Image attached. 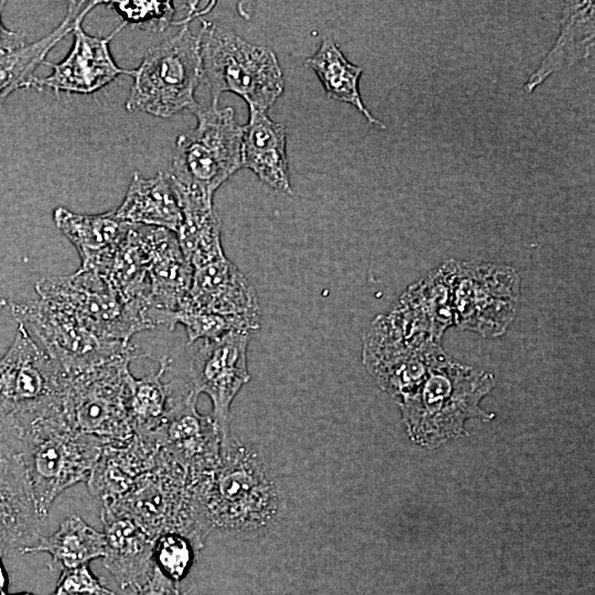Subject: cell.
<instances>
[{
  "mask_svg": "<svg viewBox=\"0 0 595 595\" xmlns=\"http://www.w3.org/2000/svg\"><path fill=\"white\" fill-rule=\"evenodd\" d=\"M133 78L126 100L129 112L144 111L169 118L199 104L195 90L203 79L199 35L188 23L161 44L151 47L140 65L130 69Z\"/></svg>",
  "mask_w": 595,
  "mask_h": 595,
  "instance_id": "52a82bcc",
  "label": "cell"
},
{
  "mask_svg": "<svg viewBox=\"0 0 595 595\" xmlns=\"http://www.w3.org/2000/svg\"><path fill=\"white\" fill-rule=\"evenodd\" d=\"M137 226L138 239L150 280V303L155 326L175 327L174 313L184 304L193 278L175 232Z\"/></svg>",
  "mask_w": 595,
  "mask_h": 595,
  "instance_id": "9a60e30c",
  "label": "cell"
},
{
  "mask_svg": "<svg viewBox=\"0 0 595 595\" xmlns=\"http://www.w3.org/2000/svg\"><path fill=\"white\" fill-rule=\"evenodd\" d=\"M106 539L100 532L78 516L65 519L50 537L42 536L39 542L20 554L47 553L52 572L74 569L104 558Z\"/></svg>",
  "mask_w": 595,
  "mask_h": 595,
  "instance_id": "d4e9b609",
  "label": "cell"
},
{
  "mask_svg": "<svg viewBox=\"0 0 595 595\" xmlns=\"http://www.w3.org/2000/svg\"><path fill=\"white\" fill-rule=\"evenodd\" d=\"M7 595H10V594H7ZM13 595H34V594L29 593V592H22V593H18V594H13Z\"/></svg>",
  "mask_w": 595,
  "mask_h": 595,
  "instance_id": "d590c367",
  "label": "cell"
},
{
  "mask_svg": "<svg viewBox=\"0 0 595 595\" xmlns=\"http://www.w3.org/2000/svg\"><path fill=\"white\" fill-rule=\"evenodd\" d=\"M15 426L12 424L11 421L0 415V434H3Z\"/></svg>",
  "mask_w": 595,
  "mask_h": 595,
  "instance_id": "e575fe53",
  "label": "cell"
},
{
  "mask_svg": "<svg viewBox=\"0 0 595 595\" xmlns=\"http://www.w3.org/2000/svg\"><path fill=\"white\" fill-rule=\"evenodd\" d=\"M194 485L213 528L257 530L278 511L277 488L266 465L232 435L217 468Z\"/></svg>",
  "mask_w": 595,
  "mask_h": 595,
  "instance_id": "6da1fadb",
  "label": "cell"
},
{
  "mask_svg": "<svg viewBox=\"0 0 595 595\" xmlns=\"http://www.w3.org/2000/svg\"><path fill=\"white\" fill-rule=\"evenodd\" d=\"M6 4V1H0V53L12 51L26 44L22 33L12 31L4 25L2 12Z\"/></svg>",
  "mask_w": 595,
  "mask_h": 595,
  "instance_id": "d6a6232c",
  "label": "cell"
},
{
  "mask_svg": "<svg viewBox=\"0 0 595 595\" xmlns=\"http://www.w3.org/2000/svg\"><path fill=\"white\" fill-rule=\"evenodd\" d=\"M3 553L0 551V595L8 594V575L3 565Z\"/></svg>",
  "mask_w": 595,
  "mask_h": 595,
  "instance_id": "836d02e7",
  "label": "cell"
},
{
  "mask_svg": "<svg viewBox=\"0 0 595 595\" xmlns=\"http://www.w3.org/2000/svg\"><path fill=\"white\" fill-rule=\"evenodd\" d=\"M203 79L214 101L223 93L239 95L249 108L267 112L282 95L283 73L268 47L249 43L232 31L203 21L198 33Z\"/></svg>",
  "mask_w": 595,
  "mask_h": 595,
  "instance_id": "277c9868",
  "label": "cell"
},
{
  "mask_svg": "<svg viewBox=\"0 0 595 595\" xmlns=\"http://www.w3.org/2000/svg\"><path fill=\"white\" fill-rule=\"evenodd\" d=\"M594 8V1L570 6L554 45L524 84L526 93H532L552 74L591 55L595 35Z\"/></svg>",
  "mask_w": 595,
  "mask_h": 595,
  "instance_id": "603a6c76",
  "label": "cell"
},
{
  "mask_svg": "<svg viewBox=\"0 0 595 595\" xmlns=\"http://www.w3.org/2000/svg\"><path fill=\"white\" fill-rule=\"evenodd\" d=\"M87 2L69 1L63 21L42 39L0 53V107L17 89L35 88V71L45 63L50 51L73 31L78 13Z\"/></svg>",
  "mask_w": 595,
  "mask_h": 595,
  "instance_id": "cb8c5ba5",
  "label": "cell"
},
{
  "mask_svg": "<svg viewBox=\"0 0 595 595\" xmlns=\"http://www.w3.org/2000/svg\"><path fill=\"white\" fill-rule=\"evenodd\" d=\"M159 448L154 439L137 435L127 442L106 443L86 482L89 494L101 504L121 499L152 468Z\"/></svg>",
  "mask_w": 595,
  "mask_h": 595,
  "instance_id": "ac0fdd59",
  "label": "cell"
},
{
  "mask_svg": "<svg viewBox=\"0 0 595 595\" xmlns=\"http://www.w3.org/2000/svg\"><path fill=\"white\" fill-rule=\"evenodd\" d=\"M116 216L131 225L152 226L177 232L182 209L166 173L145 178L134 171Z\"/></svg>",
  "mask_w": 595,
  "mask_h": 595,
  "instance_id": "44dd1931",
  "label": "cell"
},
{
  "mask_svg": "<svg viewBox=\"0 0 595 595\" xmlns=\"http://www.w3.org/2000/svg\"><path fill=\"white\" fill-rule=\"evenodd\" d=\"M181 310L236 317L253 331L261 324L253 286L227 257L193 269L191 288Z\"/></svg>",
  "mask_w": 595,
  "mask_h": 595,
  "instance_id": "2e32d148",
  "label": "cell"
},
{
  "mask_svg": "<svg viewBox=\"0 0 595 595\" xmlns=\"http://www.w3.org/2000/svg\"><path fill=\"white\" fill-rule=\"evenodd\" d=\"M194 129L180 134L171 169L166 173L176 192L213 199L216 190L241 167L244 126L236 121L231 107L218 101L198 105Z\"/></svg>",
  "mask_w": 595,
  "mask_h": 595,
  "instance_id": "8992f818",
  "label": "cell"
},
{
  "mask_svg": "<svg viewBox=\"0 0 595 595\" xmlns=\"http://www.w3.org/2000/svg\"><path fill=\"white\" fill-rule=\"evenodd\" d=\"M100 520L106 548L104 566L122 591L139 586L153 565L154 540L126 513L101 505Z\"/></svg>",
  "mask_w": 595,
  "mask_h": 595,
  "instance_id": "e0dca14e",
  "label": "cell"
},
{
  "mask_svg": "<svg viewBox=\"0 0 595 595\" xmlns=\"http://www.w3.org/2000/svg\"><path fill=\"white\" fill-rule=\"evenodd\" d=\"M53 220L76 248L80 258L79 270L98 274L106 271L132 226L119 219L115 210L87 215L56 207Z\"/></svg>",
  "mask_w": 595,
  "mask_h": 595,
  "instance_id": "d6986e66",
  "label": "cell"
},
{
  "mask_svg": "<svg viewBox=\"0 0 595 595\" xmlns=\"http://www.w3.org/2000/svg\"><path fill=\"white\" fill-rule=\"evenodd\" d=\"M107 505L129 516L152 540L167 533L203 548L214 529L185 469L163 448L152 468L121 499Z\"/></svg>",
  "mask_w": 595,
  "mask_h": 595,
  "instance_id": "7a4b0ae2",
  "label": "cell"
},
{
  "mask_svg": "<svg viewBox=\"0 0 595 595\" xmlns=\"http://www.w3.org/2000/svg\"><path fill=\"white\" fill-rule=\"evenodd\" d=\"M194 550L183 536L167 533L154 541L153 560L166 576L180 583L193 564Z\"/></svg>",
  "mask_w": 595,
  "mask_h": 595,
  "instance_id": "f546056e",
  "label": "cell"
},
{
  "mask_svg": "<svg viewBox=\"0 0 595 595\" xmlns=\"http://www.w3.org/2000/svg\"><path fill=\"white\" fill-rule=\"evenodd\" d=\"M35 291L39 298L66 310L106 340L129 343L136 333L151 329L145 318L94 271L78 269L68 275L43 278L36 282Z\"/></svg>",
  "mask_w": 595,
  "mask_h": 595,
  "instance_id": "30bf717a",
  "label": "cell"
},
{
  "mask_svg": "<svg viewBox=\"0 0 595 595\" xmlns=\"http://www.w3.org/2000/svg\"><path fill=\"white\" fill-rule=\"evenodd\" d=\"M182 209L176 232L181 250L193 269L226 258L220 240V220L213 199L175 192Z\"/></svg>",
  "mask_w": 595,
  "mask_h": 595,
  "instance_id": "7402d4cb",
  "label": "cell"
},
{
  "mask_svg": "<svg viewBox=\"0 0 595 595\" xmlns=\"http://www.w3.org/2000/svg\"><path fill=\"white\" fill-rule=\"evenodd\" d=\"M100 3L89 1L78 13L72 31L74 41L69 53L60 63H46L52 67V73L43 78L37 77L34 89L88 95L107 86L119 75L130 74V69L117 65L109 47L110 41L125 28V23L106 37L90 35L83 29L86 15Z\"/></svg>",
  "mask_w": 595,
  "mask_h": 595,
  "instance_id": "5bb4252c",
  "label": "cell"
},
{
  "mask_svg": "<svg viewBox=\"0 0 595 595\" xmlns=\"http://www.w3.org/2000/svg\"><path fill=\"white\" fill-rule=\"evenodd\" d=\"M125 24H132L140 30L158 33L174 24L175 6L172 1H108Z\"/></svg>",
  "mask_w": 595,
  "mask_h": 595,
  "instance_id": "83f0119b",
  "label": "cell"
},
{
  "mask_svg": "<svg viewBox=\"0 0 595 595\" xmlns=\"http://www.w3.org/2000/svg\"><path fill=\"white\" fill-rule=\"evenodd\" d=\"M64 370L18 324L0 359V415L19 431L61 408Z\"/></svg>",
  "mask_w": 595,
  "mask_h": 595,
  "instance_id": "ba28073f",
  "label": "cell"
},
{
  "mask_svg": "<svg viewBox=\"0 0 595 595\" xmlns=\"http://www.w3.org/2000/svg\"><path fill=\"white\" fill-rule=\"evenodd\" d=\"M175 325L185 327L187 344L195 340H214L232 332L252 333V327L242 320L217 314L181 310L174 313Z\"/></svg>",
  "mask_w": 595,
  "mask_h": 595,
  "instance_id": "f1b7e54d",
  "label": "cell"
},
{
  "mask_svg": "<svg viewBox=\"0 0 595 595\" xmlns=\"http://www.w3.org/2000/svg\"><path fill=\"white\" fill-rule=\"evenodd\" d=\"M251 333L232 332L218 339L204 340L194 355L191 367V385L199 393H206L213 403L221 448L230 441L229 413L234 398L246 385L250 375L247 350Z\"/></svg>",
  "mask_w": 595,
  "mask_h": 595,
  "instance_id": "7c38bea8",
  "label": "cell"
},
{
  "mask_svg": "<svg viewBox=\"0 0 595 595\" xmlns=\"http://www.w3.org/2000/svg\"><path fill=\"white\" fill-rule=\"evenodd\" d=\"M18 432L37 510L46 520L64 490L87 482L107 442L73 430L62 410L37 418Z\"/></svg>",
  "mask_w": 595,
  "mask_h": 595,
  "instance_id": "3957f363",
  "label": "cell"
},
{
  "mask_svg": "<svg viewBox=\"0 0 595 595\" xmlns=\"http://www.w3.org/2000/svg\"><path fill=\"white\" fill-rule=\"evenodd\" d=\"M52 595H116L90 571L88 564L61 572Z\"/></svg>",
  "mask_w": 595,
  "mask_h": 595,
  "instance_id": "4dcf8cb0",
  "label": "cell"
},
{
  "mask_svg": "<svg viewBox=\"0 0 595 595\" xmlns=\"http://www.w3.org/2000/svg\"><path fill=\"white\" fill-rule=\"evenodd\" d=\"M128 593L129 595H186L181 591L180 583L166 576L155 563L147 578Z\"/></svg>",
  "mask_w": 595,
  "mask_h": 595,
  "instance_id": "1f68e13d",
  "label": "cell"
},
{
  "mask_svg": "<svg viewBox=\"0 0 595 595\" xmlns=\"http://www.w3.org/2000/svg\"><path fill=\"white\" fill-rule=\"evenodd\" d=\"M241 167L251 170L275 191L292 193L286 159V132L267 112L249 108L244 126Z\"/></svg>",
  "mask_w": 595,
  "mask_h": 595,
  "instance_id": "ffe728a7",
  "label": "cell"
},
{
  "mask_svg": "<svg viewBox=\"0 0 595 595\" xmlns=\"http://www.w3.org/2000/svg\"><path fill=\"white\" fill-rule=\"evenodd\" d=\"M9 307L18 324L65 372L119 356L144 355L131 342L99 337L73 314L44 299L11 302Z\"/></svg>",
  "mask_w": 595,
  "mask_h": 595,
  "instance_id": "9c48e42d",
  "label": "cell"
},
{
  "mask_svg": "<svg viewBox=\"0 0 595 595\" xmlns=\"http://www.w3.org/2000/svg\"><path fill=\"white\" fill-rule=\"evenodd\" d=\"M169 410L152 439L195 482L213 473L221 459V437L212 415L196 409L198 393L191 382L172 381Z\"/></svg>",
  "mask_w": 595,
  "mask_h": 595,
  "instance_id": "8fae6325",
  "label": "cell"
},
{
  "mask_svg": "<svg viewBox=\"0 0 595 595\" xmlns=\"http://www.w3.org/2000/svg\"><path fill=\"white\" fill-rule=\"evenodd\" d=\"M170 360H159L156 371L134 378L129 399V415L134 435L149 439L159 430L169 410L172 381L164 383L162 377Z\"/></svg>",
  "mask_w": 595,
  "mask_h": 595,
  "instance_id": "4316f807",
  "label": "cell"
},
{
  "mask_svg": "<svg viewBox=\"0 0 595 595\" xmlns=\"http://www.w3.org/2000/svg\"><path fill=\"white\" fill-rule=\"evenodd\" d=\"M142 356L126 355L71 372L64 371L61 408L75 431L105 442H127L134 433L129 399L134 376L129 365Z\"/></svg>",
  "mask_w": 595,
  "mask_h": 595,
  "instance_id": "5b68a950",
  "label": "cell"
},
{
  "mask_svg": "<svg viewBox=\"0 0 595 595\" xmlns=\"http://www.w3.org/2000/svg\"><path fill=\"white\" fill-rule=\"evenodd\" d=\"M306 64L320 78L328 98L354 106L370 123L386 129L363 102L358 88L363 68L351 64L332 37L322 40L316 52L306 60Z\"/></svg>",
  "mask_w": 595,
  "mask_h": 595,
  "instance_id": "484cf974",
  "label": "cell"
},
{
  "mask_svg": "<svg viewBox=\"0 0 595 595\" xmlns=\"http://www.w3.org/2000/svg\"><path fill=\"white\" fill-rule=\"evenodd\" d=\"M43 521L14 428L0 434V551L21 553L35 545L42 537Z\"/></svg>",
  "mask_w": 595,
  "mask_h": 595,
  "instance_id": "4fadbf2b",
  "label": "cell"
}]
</instances>
